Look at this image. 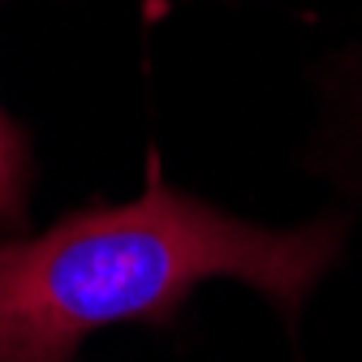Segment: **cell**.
I'll use <instances>...</instances> for the list:
<instances>
[{
	"mask_svg": "<svg viewBox=\"0 0 362 362\" xmlns=\"http://www.w3.org/2000/svg\"><path fill=\"white\" fill-rule=\"evenodd\" d=\"M345 216L267 229L173 190L160 151L121 207H82L48 233L0 242V362H74L112 324H173L207 281H238L298 328L306 298L337 267Z\"/></svg>",
	"mask_w": 362,
	"mask_h": 362,
	"instance_id": "6da1fadb",
	"label": "cell"
},
{
	"mask_svg": "<svg viewBox=\"0 0 362 362\" xmlns=\"http://www.w3.org/2000/svg\"><path fill=\"white\" fill-rule=\"evenodd\" d=\"M302 164L345 199V220H362V48L328 57Z\"/></svg>",
	"mask_w": 362,
	"mask_h": 362,
	"instance_id": "7a4b0ae2",
	"label": "cell"
},
{
	"mask_svg": "<svg viewBox=\"0 0 362 362\" xmlns=\"http://www.w3.org/2000/svg\"><path fill=\"white\" fill-rule=\"evenodd\" d=\"M30 194V139L26 129L0 108V229H26Z\"/></svg>",
	"mask_w": 362,
	"mask_h": 362,
	"instance_id": "3957f363",
	"label": "cell"
}]
</instances>
